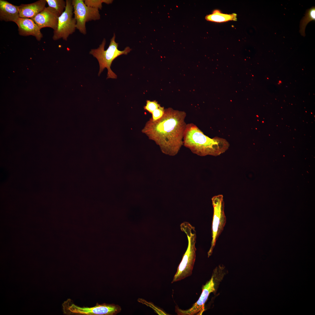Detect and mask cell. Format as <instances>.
I'll return each mask as SVG.
<instances>
[{
  "mask_svg": "<svg viewBox=\"0 0 315 315\" xmlns=\"http://www.w3.org/2000/svg\"><path fill=\"white\" fill-rule=\"evenodd\" d=\"M186 116L184 111L171 108L164 109L162 116L155 121L150 118L142 132L158 145L163 153L174 156L183 145Z\"/></svg>",
  "mask_w": 315,
  "mask_h": 315,
  "instance_id": "1",
  "label": "cell"
},
{
  "mask_svg": "<svg viewBox=\"0 0 315 315\" xmlns=\"http://www.w3.org/2000/svg\"><path fill=\"white\" fill-rule=\"evenodd\" d=\"M183 145L193 153L202 156L219 155L225 152L230 146L224 139L218 137L211 139L206 136L192 123L187 124Z\"/></svg>",
  "mask_w": 315,
  "mask_h": 315,
  "instance_id": "2",
  "label": "cell"
},
{
  "mask_svg": "<svg viewBox=\"0 0 315 315\" xmlns=\"http://www.w3.org/2000/svg\"><path fill=\"white\" fill-rule=\"evenodd\" d=\"M180 227L181 230L187 235L188 246L178 267L172 283L181 280L192 274L196 259V234L195 228L187 222L182 223Z\"/></svg>",
  "mask_w": 315,
  "mask_h": 315,
  "instance_id": "3",
  "label": "cell"
},
{
  "mask_svg": "<svg viewBox=\"0 0 315 315\" xmlns=\"http://www.w3.org/2000/svg\"><path fill=\"white\" fill-rule=\"evenodd\" d=\"M115 37V35L114 34L110 40L108 47L106 50H104L106 41L105 39L104 38L98 48L92 49L90 52V54L96 58L98 62L99 66L98 76H99L105 68H106L108 70L107 79L117 78L116 75L111 69V64L114 60L121 55H127L131 50L129 47L125 48L123 50H118V44L116 42Z\"/></svg>",
  "mask_w": 315,
  "mask_h": 315,
  "instance_id": "4",
  "label": "cell"
},
{
  "mask_svg": "<svg viewBox=\"0 0 315 315\" xmlns=\"http://www.w3.org/2000/svg\"><path fill=\"white\" fill-rule=\"evenodd\" d=\"M64 313L71 315H114L121 309L118 305L103 303L91 307H81L75 304L71 299H68L63 304Z\"/></svg>",
  "mask_w": 315,
  "mask_h": 315,
  "instance_id": "5",
  "label": "cell"
},
{
  "mask_svg": "<svg viewBox=\"0 0 315 315\" xmlns=\"http://www.w3.org/2000/svg\"><path fill=\"white\" fill-rule=\"evenodd\" d=\"M211 200L214 209L211 228L212 240L211 247L208 252V257L212 254L216 242L224 229L226 220L223 195L215 196Z\"/></svg>",
  "mask_w": 315,
  "mask_h": 315,
  "instance_id": "6",
  "label": "cell"
},
{
  "mask_svg": "<svg viewBox=\"0 0 315 315\" xmlns=\"http://www.w3.org/2000/svg\"><path fill=\"white\" fill-rule=\"evenodd\" d=\"M66 8L58 19L57 29L54 31L52 39L55 41L62 38L67 41L69 36L75 31L76 20L73 17V7L72 0H66Z\"/></svg>",
  "mask_w": 315,
  "mask_h": 315,
  "instance_id": "7",
  "label": "cell"
},
{
  "mask_svg": "<svg viewBox=\"0 0 315 315\" xmlns=\"http://www.w3.org/2000/svg\"><path fill=\"white\" fill-rule=\"evenodd\" d=\"M74 17L76 20V29L83 34H86V22L100 19L99 9L85 4L83 0H73Z\"/></svg>",
  "mask_w": 315,
  "mask_h": 315,
  "instance_id": "8",
  "label": "cell"
},
{
  "mask_svg": "<svg viewBox=\"0 0 315 315\" xmlns=\"http://www.w3.org/2000/svg\"><path fill=\"white\" fill-rule=\"evenodd\" d=\"M214 276L204 285L202 288V293L198 300L188 309L183 310L178 307H175V312L178 315H193L199 313L201 314L204 309V304L207 300L210 294L215 290Z\"/></svg>",
  "mask_w": 315,
  "mask_h": 315,
  "instance_id": "9",
  "label": "cell"
},
{
  "mask_svg": "<svg viewBox=\"0 0 315 315\" xmlns=\"http://www.w3.org/2000/svg\"><path fill=\"white\" fill-rule=\"evenodd\" d=\"M59 16L55 10L48 7L32 19L40 29L49 27L55 31L57 28Z\"/></svg>",
  "mask_w": 315,
  "mask_h": 315,
  "instance_id": "10",
  "label": "cell"
},
{
  "mask_svg": "<svg viewBox=\"0 0 315 315\" xmlns=\"http://www.w3.org/2000/svg\"><path fill=\"white\" fill-rule=\"evenodd\" d=\"M18 27L19 34L27 36L32 35L35 37L38 41L43 37L41 29L31 18H19L15 22Z\"/></svg>",
  "mask_w": 315,
  "mask_h": 315,
  "instance_id": "11",
  "label": "cell"
},
{
  "mask_svg": "<svg viewBox=\"0 0 315 315\" xmlns=\"http://www.w3.org/2000/svg\"><path fill=\"white\" fill-rule=\"evenodd\" d=\"M46 0H39L28 4L19 6V17L32 19L43 11L46 7Z\"/></svg>",
  "mask_w": 315,
  "mask_h": 315,
  "instance_id": "12",
  "label": "cell"
},
{
  "mask_svg": "<svg viewBox=\"0 0 315 315\" xmlns=\"http://www.w3.org/2000/svg\"><path fill=\"white\" fill-rule=\"evenodd\" d=\"M20 18L19 6H15L6 1L0 0V20L14 22Z\"/></svg>",
  "mask_w": 315,
  "mask_h": 315,
  "instance_id": "13",
  "label": "cell"
},
{
  "mask_svg": "<svg viewBox=\"0 0 315 315\" xmlns=\"http://www.w3.org/2000/svg\"><path fill=\"white\" fill-rule=\"evenodd\" d=\"M237 14H224L218 10H214L211 14L207 15L205 17L206 20L208 21L216 22H223L231 20H236Z\"/></svg>",
  "mask_w": 315,
  "mask_h": 315,
  "instance_id": "14",
  "label": "cell"
},
{
  "mask_svg": "<svg viewBox=\"0 0 315 315\" xmlns=\"http://www.w3.org/2000/svg\"><path fill=\"white\" fill-rule=\"evenodd\" d=\"M315 20V7L313 6L307 9L304 16L300 22V32L303 36H305V30L307 24L312 21Z\"/></svg>",
  "mask_w": 315,
  "mask_h": 315,
  "instance_id": "15",
  "label": "cell"
},
{
  "mask_svg": "<svg viewBox=\"0 0 315 315\" xmlns=\"http://www.w3.org/2000/svg\"><path fill=\"white\" fill-rule=\"evenodd\" d=\"M48 7L55 10L60 16L64 11L66 1L63 0H46Z\"/></svg>",
  "mask_w": 315,
  "mask_h": 315,
  "instance_id": "16",
  "label": "cell"
},
{
  "mask_svg": "<svg viewBox=\"0 0 315 315\" xmlns=\"http://www.w3.org/2000/svg\"><path fill=\"white\" fill-rule=\"evenodd\" d=\"M113 1L112 0H85L84 2L88 6L101 9L102 3L109 4H111Z\"/></svg>",
  "mask_w": 315,
  "mask_h": 315,
  "instance_id": "17",
  "label": "cell"
},
{
  "mask_svg": "<svg viewBox=\"0 0 315 315\" xmlns=\"http://www.w3.org/2000/svg\"><path fill=\"white\" fill-rule=\"evenodd\" d=\"M160 106L156 100L151 101L149 100L146 101V105L144 107L145 110L152 114L153 111L158 108Z\"/></svg>",
  "mask_w": 315,
  "mask_h": 315,
  "instance_id": "18",
  "label": "cell"
},
{
  "mask_svg": "<svg viewBox=\"0 0 315 315\" xmlns=\"http://www.w3.org/2000/svg\"><path fill=\"white\" fill-rule=\"evenodd\" d=\"M164 111V107L160 106L158 108L154 110L152 113L151 119L153 121L157 120L161 118L163 116Z\"/></svg>",
  "mask_w": 315,
  "mask_h": 315,
  "instance_id": "19",
  "label": "cell"
}]
</instances>
